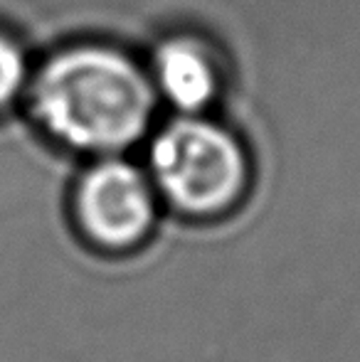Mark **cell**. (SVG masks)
I'll list each match as a JSON object with an SVG mask.
<instances>
[{"label": "cell", "instance_id": "obj_4", "mask_svg": "<svg viewBox=\"0 0 360 362\" xmlns=\"http://www.w3.org/2000/svg\"><path fill=\"white\" fill-rule=\"evenodd\" d=\"M158 81L163 94L180 111L195 114L215 96V72L200 47L168 42L158 54Z\"/></svg>", "mask_w": 360, "mask_h": 362}, {"label": "cell", "instance_id": "obj_2", "mask_svg": "<svg viewBox=\"0 0 360 362\" xmlns=\"http://www.w3.org/2000/svg\"><path fill=\"white\" fill-rule=\"evenodd\" d=\"M149 177L163 210L185 219H220L242 205L252 160L235 134L205 119H178L149 146Z\"/></svg>", "mask_w": 360, "mask_h": 362}, {"label": "cell", "instance_id": "obj_5", "mask_svg": "<svg viewBox=\"0 0 360 362\" xmlns=\"http://www.w3.org/2000/svg\"><path fill=\"white\" fill-rule=\"evenodd\" d=\"M23 74L25 67L20 52L13 42L0 37V109L18 94L20 84H23Z\"/></svg>", "mask_w": 360, "mask_h": 362}, {"label": "cell", "instance_id": "obj_1", "mask_svg": "<svg viewBox=\"0 0 360 362\" xmlns=\"http://www.w3.org/2000/svg\"><path fill=\"white\" fill-rule=\"evenodd\" d=\"M33 109L45 134L64 151L119 156L149 131L153 89L121 54L82 47L45 67Z\"/></svg>", "mask_w": 360, "mask_h": 362}, {"label": "cell", "instance_id": "obj_3", "mask_svg": "<svg viewBox=\"0 0 360 362\" xmlns=\"http://www.w3.org/2000/svg\"><path fill=\"white\" fill-rule=\"evenodd\" d=\"M69 215L89 247L124 254L149 242L163 205L144 168L121 156H101L74 173Z\"/></svg>", "mask_w": 360, "mask_h": 362}]
</instances>
